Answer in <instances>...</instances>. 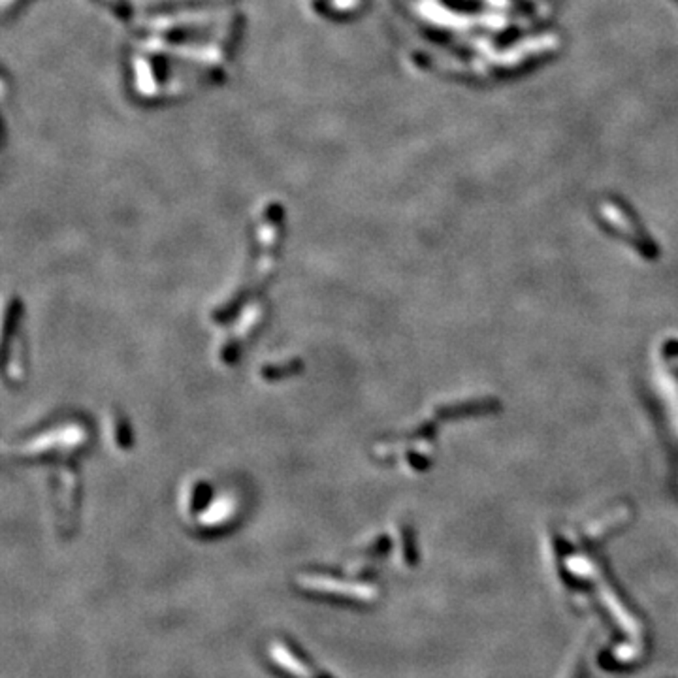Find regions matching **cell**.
<instances>
[{"mask_svg":"<svg viewBox=\"0 0 678 678\" xmlns=\"http://www.w3.org/2000/svg\"><path fill=\"white\" fill-rule=\"evenodd\" d=\"M269 656L274 657V662L277 667H281L284 673L292 678H315V671L304 662V657L300 659L298 654L290 650L289 644H274L269 647Z\"/></svg>","mask_w":678,"mask_h":678,"instance_id":"cell-1","label":"cell"}]
</instances>
